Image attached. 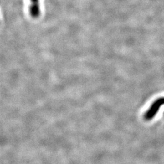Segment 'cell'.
Returning <instances> with one entry per match:
<instances>
[{"label":"cell","mask_w":164,"mask_h":164,"mask_svg":"<svg viewBox=\"0 0 164 164\" xmlns=\"http://www.w3.org/2000/svg\"><path fill=\"white\" fill-rule=\"evenodd\" d=\"M163 105H164V97L158 98L152 103L149 109L144 114V119L146 121L152 120L158 113L160 108Z\"/></svg>","instance_id":"cell-1"},{"label":"cell","mask_w":164,"mask_h":164,"mask_svg":"<svg viewBox=\"0 0 164 164\" xmlns=\"http://www.w3.org/2000/svg\"><path fill=\"white\" fill-rule=\"evenodd\" d=\"M29 15L33 19H37L41 15L40 0H30L29 7Z\"/></svg>","instance_id":"cell-2"}]
</instances>
